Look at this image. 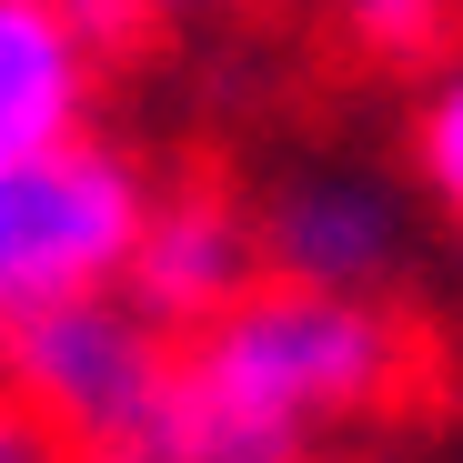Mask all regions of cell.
<instances>
[{"label":"cell","instance_id":"cell-1","mask_svg":"<svg viewBox=\"0 0 463 463\" xmlns=\"http://www.w3.org/2000/svg\"><path fill=\"white\" fill-rule=\"evenodd\" d=\"M423 403V333L383 292L252 282L172 333V393L151 463H302L393 433Z\"/></svg>","mask_w":463,"mask_h":463},{"label":"cell","instance_id":"cell-2","mask_svg":"<svg viewBox=\"0 0 463 463\" xmlns=\"http://www.w3.org/2000/svg\"><path fill=\"white\" fill-rule=\"evenodd\" d=\"M0 383L41 423L51 453L151 463L162 393H172V333L121 282L61 292V302H31V313H0Z\"/></svg>","mask_w":463,"mask_h":463},{"label":"cell","instance_id":"cell-3","mask_svg":"<svg viewBox=\"0 0 463 463\" xmlns=\"http://www.w3.org/2000/svg\"><path fill=\"white\" fill-rule=\"evenodd\" d=\"M151 202V162L111 131H71L0 162V313L121 282V252Z\"/></svg>","mask_w":463,"mask_h":463},{"label":"cell","instance_id":"cell-4","mask_svg":"<svg viewBox=\"0 0 463 463\" xmlns=\"http://www.w3.org/2000/svg\"><path fill=\"white\" fill-rule=\"evenodd\" d=\"M252 242L272 282L393 292V272L413 262V192L363 162H302L252 202Z\"/></svg>","mask_w":463,"mask_h":463},{"label":"cell","instance_id":"cell-5","mask_svg":"<svg viewBox=\"0 0 463 463\" xmlns=\"http://www.w3.org/2000/svg\"><path fill=\"white\" fill-rule=\"evenodd\" d=\"M262 282V242H252V202L222 182H151L141 232L121 252V292L141 302L162 333L212 323L232 292Z\"/></svg>","mask_w":463,"mask_h":463},{"label":"cell","instance_id":"cell-6","mask_svg":"<svg viewBox=\"0 0 463 463\" xmlns=\"http://www.w3.org/2000/svg\"><path fill=\"white\" fill-rule=\"evenodd\" d=\"M101 91H111V51L61 0H0V162L101 131Z\"/></svg>","mask_w":463,"mask_h":463},{"label":"cell","instance_id":"cell-7","mask_svg":"<svg viewBox=\"0 0 463 463\" xmlns=\"http://www.w3.org/2000/svg\"><path fill=\"white\" fill-rule=\"evenodd\" d=\"M323 31L353 71L413 81L423 61H443L463 41V0H323Z\"/></svg>","mask_w":463,"mask_h":463},{"label":"cell","instance_id":"cell-8","mask_svg":"<svg viewBox=\"0 0 463 463\" xmlns=\"http://www.w3.org/2000/svg\"><path fill=\"white\" fill-rule=\"evenodd\" d=\"M413 121H403V192H423L463 232V41L413 71Z\"/></svg>","mask_w":463,"mask_h":463},{"label":"cell","instance_id":"cell-9","mask_svg":"<svg viewBox=\"0 0 463 463\" xmlns=\"http://www.w3.org/2000/svg\"><path fill=\"white\" fill-rule=\"evenodd\" d=\"M71 21H81L111 61H131V51H151L162 31H182V21H222V11H252V0H61Z\"/></svg>","mask_w":463,"mask_h":463},{"label":"cell","instance_id":"cell-10","mask_svg":"<svg viewBox=\"0 0 463 463\" xmlns=\"http://www.w3.org/2000/svg\"><path fill=\"white\" fill-rule=\"evenodd\" d=\"M41 453H51V443H41V423L11 403V383H0V463H41Z\"/></svg>","mask_w":463,"mask_h":463}]
</instances>
